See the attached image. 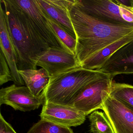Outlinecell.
Instances as JSON below:
<instances>
[{
    "label": "cell",
    "mask_w": 133,
    "mask_h": 133,
    "mask_svg": "<svg viewBox=\"0 0 133 133\" xmlns=\"http://www.w3.org/2000/svg\"><path fill=\"white\" fill-rule=\"evenodd\" d=\"M26 86L34 95H39L47 86L50 77L43 68L39 70H18Z\"/></svg>",
    "instance_id": "obj_15"
},
{
    "label": "cell",
    "mask_w": 133,
    "mask_h": 133,
    "mask_svg": "<svg viewBox=\"0 0 133 133\" xmlns=\"http://www.w3.org/2000/svg\"><path fill=\"white\" fill-rule=\"evenodd\" d=\"M113 78L108 75L93 81L81 90L68 106L74 107L85 116L98 109L109 95Z\"/></svg>",
    "instance_id": "obj_5"
},
{
    "label": "cell",
    "mask_w": 133,
    "mask_h": 133,
    "mask_svg": "<svg viewBox=\"0 0 133 133\" xmlns=\"http://www.w3.org/2000/svg\"><path fill=\"white\" fill-rule=\"evenodd\" d=\"M133 40V33L119 39L85 61L81 65L83 68L98 70L117 50Z\"/></svg>",
    "instance_id": "obj_14"
},
{
    "label": "cell",
    "mask_w": 133,
    "mask_h": 133,
    "mask_svg": "<svg viewBox=\"0 0 133 133\" xmlns=\"http://www.w3.org/2000/svg\"><path fill=\"white\" fill-rule=\"evenodd\" d=\"M37 2L52 19L69 35L76 39V34L69 14L74 0H37Z\"/></svg>",
    "instance_id": "obj_12"
},
{
    "label": "cell",
    "mask_w": 133,
    "mask_h": 133,
    "mask_svg": "<svg viewBox=\"0 0 133 133\" xmlns=\"http://www.w3.org/2000/svg\"><path fill=\"white\" fill-rule=\"evenodd\" d=\"M98 70L112 78L118 75L133 74V40L117 50Z\"/></svg>",
    "instance_id": "obj_11"
},
{
    "label": "cell",
    "mask_w": 133,
    "mask_h": 133,
    "mask_svg": "<svg viewBox=\"0 0 133 133\" xmlns=\"http://www.w3.org/2000/svg\"><path fill=\"white\" fill-rule=\"evenodd\" d=\"M130 6H131L133 8V0H130Z\"/></svg>",
    "instance_id": "obj_22"
},
{
    "label": "cell",
    "mask_w": 133,
    "mask_h": 133,
    "mask_svg": "<svg viewBox=\"0 0 133 133\" xmlns=\"http://www.w3.org/2000/svg\"><path fill=\"white\" fill-rule=\"evenodd\" d=\"M0 46L12 73L14 82L18 86L25 84L18 72L16 52L7 26L4 8L0 4Z\"/></svg>",
    "instance_id": "obj_13"
},
{
    "label": "cell",
    "mask_w": 133,
    "mask_h": 133,
    "mask_svg": "<svg viewBox=\"0 0 133 133\" xmlns=\"http://www.w3.org/2000/svg\"><path fill=\"white\" fill-rule=\"evenodd\" d=\"M109 96L133 111V85L112 81Z\"/></svg>",
    "instance_id": "obj_16"
},
{
    "label": "cell",
    "mask_w": 133,
    "mask_h": 133,
    "mask_svg": "<svg viewBox=\"0 0 133 133\" xmlns=\"http://www.w3.org/2000/svg\"><path fill=\"white\" fill-rule=\"evenodd\" d=\"M8 30L16 52L18 70L34 69L33 60L50 46L43 39L16 0H1Z\"/></svg>",
    "instance_id": "obj_2"
},
{
    "label": "cell",
    "mask_w": 133,
    "mask_h": 133,
    "mask_svg": "<svg viewBox=\"0 0 133 133\" xmlns=\"http://www.w3.org/2000/svg\"><path fill=\"white\" fill-rule=\"evenodd\" d=\"M46 15L48 21L66 49L75 55L77 46L76 39L69 35L55 21L52 19L47 14Z\"/></svg>",
    "instance_id": "obj_19"
},
{
    "label": "cell",
    "mask_w": 133,
    "mask_h": 133,
    "mask_svg": "<svg viewBox=\"0 0 133 133\" xmlns=\"http://www.w3.org/2000/svg\"><path fill=\"white\" fill-rule=\"evenodd\" d=\"M91 133H115L109 121L104 112L96 111L89 116Z\"/></svg>",
    "instance_id": "obj_17"
},
{
    "label": "cell",
    "mask_w": 133,
    "mask_h": 133,
    "mask_svg": "<svg viewBox=\"0 0 133 133\" xmlns=\"http://www.w3.org/2000/svg\"><path fill=\"white\" fill-rule=\"evenodd\" d=\"M109 74L97 70L78 67L50 77L42 94L45 102L68 106L75 96L86 85Z\"/></svg>",
    "instance_id": "obj_3"
},
{
    "label": "cell",
    "mask_w": 133,
    "mask_h": 133,
    "mask_svg": "<svg viewBox=\"0 0 133 133\" xmlns=\"http://www.w3.org/2000/svg\"><path fill=\"white\" fill-rule=\"evenodd\" d=\"M75 4L89 15L114 24L133 26V8L118 0H74Z\"/></svg>",
    "instance_id": "obj_4"
},
{
    "label": "cell",
    "mask_w": 133,
    "mask_h": 133,
    "mask_svg": "<svg viewBox=\"0 0 133 133\" xmlns=\"http://www.w3.org/2000/svg\"><path fill=\"white\" fill-rule=\"evenodd\" d=\"M37 66L46 70L50 77L81 66L75 54L64 48L50 46L33 60Z\"/></svg>",
    "instance_id": "obj_6"
},
{
    "label": "cell",
    "mask_w": 133,
    "mask_h": 133,
    "mask_svg": "<svg viewBox=\"0 0 133 133\" xmlns=\"http://www.w3.org/2000/svg\"><path fill=\"white\" fill-rule=\"evenodd\" d=\"M77 40L75 56L79 65L122 38L133 33V26L114 24L97 19L75 3L69 9Z\"/></svg>",
    "instance_id": "obj_1"
},
{
    "label": "cell",
    "mask_w": 133,
    "mask_h": 133,
    "mask_svg": "<svg viewBox=\"0 0 133 133\" xmlns=\"http://www.w3.org/2000/svg\"><path fill=\"white\" fill-rule=\"evenodd\" d=\"M27 133H74L70 127L41 119Z\"/></svg>",
    "instance_id": "obj_18"
},
{
    "label": "cell",
    "mask_w": 133,
    "mask_h": 133,
    "mask_svg": "<svg viewBox=\"0 0 133 133\" xmlns=\"http://www.w3.org/2000/svg\"><path fill=\"white\" fill-rule=\"evenodd\" d=\"M0 133H17L10 123L4 118L0 113Z\"/></svg>",
    "instance_id": "obj_21"
},
{
    "label": "cell",
    "mask_w": 133,
    "mask_h": 133,
    "mask_svg": "<svg viewBox=\"0 0 133 133\" xmlns=\"http://www.w3.org/2000/svg\"><path fill=\"white\" fill-rule=\"evenodd\" d=\"M42 93L36 96L26 86H18L14 84L0 90V105L5 104L15 110L22 112L32 111L45 103Z\"/></svg>",
    "instance_id": "obj_7"
},
{
    "label": "cell",
    "mask_w": 133,
    "mask_h": 133,
    "mask_svg": "<svg viewBox=\"0 0 133 133\" xmlns=\"http://www.w3.org/2000/svg\"><path fill=\"white\" fill-rule=\"evenodd\" d=\"M16 1L24 9L39 35L50 46L66 49L48 21L46 13L37 0H16Z\"/></svg>",
    "instance_id": "obj_8"
},
{
    "label": "cell",
    "mask_w": 133,
    "mask_h": 133,
    "mask_svg": "<svg viewBox=\"0 0 133 133\" xmlns=\"http://www.w3.org/2000/svg\"><path fill=\"white\" fill-rule=\"evenodd\" d=\"M115 133H133V111L109 96L102 109Z\"/></svg>",
    "instance_id": "obj_9"
},
{
    "label": "cell",
    "mask_w": 133,
    "mask_h": 133,
    "mask_svg": "<svg viewBox=\"0 0 133 133\" xmlns=\"http://www.w3.org/2000/svg\"><path fill=\"white\" fill-rule=\"evenodd\" d=\"M9 81L14 82L12 73L5 56L1 50H0V85Z\"/></svg>",
    "instance_id": "obj_20"
},
{
    "label": "cell",
    "mask_w": 133,
    "mask_h": 133,
    "mask_svg": "<svg viewBox=\"0 0 133 133\" xmlns=\"http://www.w3.org/2000/svg\"><path fill=\"white\" fill-rule=\"evenodd\" d=\"M45 119L60 125L70 127L80 126L86 119V116L74 107L45 102L39 115Z\"/></svg>",
    "instance_id": "obj_10"
}]
</instances>
